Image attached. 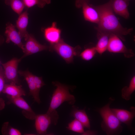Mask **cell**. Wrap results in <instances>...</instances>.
Masks as SVG:
<instances>
[{
	"mask_svg": "<svg viewBox=\"0 0 135 135\" xmlns=\"http://www.w3.org/2000/svg\"><path fill=\"white\" fill-rule=\"evenodd\" d=\"M97 134V132L95 131L88 130L84 132L82 134V135H95Z\"/></svg>",
	"mask_w": 135,
	"mask_h": 135,
	"instance_id": "4316f807",
	"label": "cell"
},
{
	"mask_svg": "<svg viewBox=\"0 0 135 135\" xmlns=\"http://www.w3.org/2000/svg\"><path fill=\"white\" fill-rule=\"evenodd\" d=\"M21 59L14 58L7 62L2 64L6 82L16 84L18 82V68Z\"/></svg>",
	"mask_w": 135,
	"mask_h": 135,
	"instance_id": "52a82bcc",
	"label": "cell"
},
{
	"mask_svg": "<svg viewBox=\"0 0 135 135\" xmlns=\"http://www.w3.org/2000/svg\"><path fill=\"white\" fill-rule=\"evenodd\" d=\"M8 103H12L22 110L23 114L30 120H34L36 115L28 103L22 97H12L7 95Z\"/></svg>",
	"mask_w": 135,
	"mask_h": 135,
	"instance_id": "8fae6325",
	"label": "cell"
},
{
	"mask_svg": "<svg viewBox=\"0 0 135 135\" xmlns=\"http://www.w3.org/2000/svg\"><path fill=\"white\" fill-rule=\"evenodd\" d=\"M25 6L28 8L37 5L39 8H43L46 4L51 3V0H22Z\"/></svg>",
	"mask_w": 135,
	"mask_h": 135,
	"instance_id": "603a6c76",
	"label": "cell"
},
{
	"mask_svg": "<svg viewBox=\"0 0 135 135\" xmlns=\"http://www.w3.org/2000/svg\"><path fill=\"white\" fill-rule=\"evenodd\" d=\"M66 128L69 130L82 134L84 132L83 125L79 121L76 119L68 124Z\"/></svg>",
	"mask_w": 135,
	"mask_h": 135,
	"instance_id": "7402d4cb",
	"label": "cell"
},
{
	"mask_svg": "<svg viewBox=\"0 0 135 135\" xmlns=\"http://www.w3.org/2000/svg\"><path fill=\"white\" fill-rule=\"evenodd\" d=\"M1 132L3 135H21V133L19 130L11 126L8 122H6L3 124L1 129Z\"/></svg>",
	"mask_w": 135,
	"mask_h": 135,
	"instance_id": "cb8c5ba5",
	"label": "cell"
},
{
	"mask_svg": "<svg viewBox=\"0 0 135 135\" xmlns=\"http://www.w3.org/2000/svg\"><path fill=\"white\" fill-rule=\"evenodd\" d=\"M70 115L81 122L84 127L90 129V120L85 110H79L77 107L73 106Z\"/></svg>",
	"mask_w": 135,
	"mask_h": 135,
	"instance_id": "e0dca14e",
	"label": "cell"
},
{
	"mask_svg": "<svg viewBox=\"0 0 135 135\" xmlns=\"http://www.w3.org/2000/svg\"><path fill=\"white\" fill-rule=\"evenodd\" d=\"M119 120L126 125L131 130L134 131L132 126V121L135 116V108L131 107L130 111L123 109L111 108Z\"/></svg>",
	"mask_w": 135,
	"mask_h": 135,
	"instance_id": "9c48e42d",
	"label": "cell"
},
{
	"mask_svg": "<svg viewBox=\"0 0 135 135\" xmlns=\"http://www.w3.org/2000/svg\"><path fill=\"white\" fill-rule=\"evenodd\" d=\"M52 84L56 87L52 97L47 112H50L56 109L64 102L73 105L76 102L75 98L71 94L69 90L70 88L67 85L58 82H53Z\"/></svg>",
	"mask_w": 135,
	"mask_h": 135,
	"instance_id": "3957f363",
	"label": "cell"
},
{
	"mask_svg": "<svg viewBox=\"0 0 135 135\" xmlns=\"http://www.w3.org/2000/svg\"><path fill=\"white\" fill-rule=\"evenodd\" d=\"M44 32L45 39L50 45L57 43L61 39V30L57 27L56 22H54L51 26L45 29Z\"/></svg>",
	"mask_w": 135,
	"mask_h": 135,
	"instance_id": "5bb4252c",
	"label": "cell"
},
{
	"mask_svg": "<svg viewBox=\"0 0 135 135\" xmlns=\"http://www.w3.org/2000/svg\"></svg>",
	"mask_w": 135,
	"mask_h": 135,
	"instance_id": "f546056e",
	"label": "cell"
},
{
	"mask_svg": "<svg viewBox=\"0 0 135 135\" xmlns=\"http://www.w3.org/2000/svg\"><path fill=\"white\" fill-rule=\"evenodd\" d=\"M6 82L4 72L2 67H0V94L2 92ZM5 106L4 102L3 100L0 98V110L3 109Z\"/></svg>",
	"mask_w": 135,
	"mask_h": 135,
	"instance_id": "484cf974",
	"label": "cell"
},
{
	"mask_svg": "<svg viewBox=\"0 0 135 135\" xmlns=\"http://www.w3.org/2000/svg\"><path fill=\"white\" fill-rule=\"evenodd\" d=\"M82 13L85 20L98 24L99 21L98 13L93 6L89 3V1L83 2L82 4Z\"/></svg>",
	"mask_w": 135,
	"mask_h": 135,
	"instance_id": "4fadbf2b",
	"label": "cell"
},
{
	"mask_svg": "<svg viewBox=\"0 0 135 135\" xmlns=\"http://www.w3.org/2000/svg\"><path fill=\"white\" fill-rule=\"evenodd\" d=\"M59 116L56 110L44 114L36 115L35 120V127L38 134H44L51 124L56 125L57 124Z\"/></svg>",
	"mask_w": 135,
	"mask_h": 135,
	"instance_id": "5b68a950",
	"label": "cell"
},
{
	"mask_svg": "<svg viewBox=\"0 0 135 135\" xmlns=\"http://www.w3.org/2000/svg\"><path fill=\"white\" fill-rule=\"evenodd\" d=\"M88 1L89 0H76V6L78 8H80L82 2L85 1Z\"/></svg>",
	"mask_w": 135,
	"mask_h": 135,
	"instance_id": "83f0119b",
	"label": "cell"
},
{
	"mask_svg": "<svg viewBox=\"0 0 135 135\" xmlns=\"http://www.w3.org/2000/svg\"><path fill=\"white\" fill-rule=\"evenodd\" d=\"M135 90V76L131 78L128 86H126L122 90V96L126 100H130L131 95Z\"/></svg>",
	"mask_w": 135,
	"mask_h": 135,
	"instance_id": "ffe728a7",
	"label": "cell"
},
{
	"mask_svg": "<svg viewBox=\"0 0 135 135\" xmlns=\"http://www.w3.org/2000/svg\"><path fill=\"white\" fill-rule=\"evenodd\" d=\"M18 73L23 76L26 81L29 88V94L32 96L35 102L40 104L41 102L39 97L40 91L37 88L34 75L28 70H19Z\"/></svg>",
	"mask_w": 135,
	"mask_h": 135,
	"instance_id": "30bf717a",
	"label": "cell"
},
{
	"mask_svg": "<svg viewBox=\"0 0 135 135\" xmlns=\"http://www.w3.org/2000/svg\"><path fill=\"white\" fill-rule=\"evenodd\" d=\"M5 34L6 36V43H8L10 42H13L21 48L24 52V45L22 42V38L14 25L10 22L7 24Z\"/></svg>",
	"mask_w": 135,
	"mask_h": 135,
	"instance_id": "7c38bea8",
	"label": "cell"
},
{
	"mask_svg": "<svg viewBox=\"0 0 135 135\" xmlns=\"http://www.w3.org/2000/svg\"><path fill=\"white\" fill-rule=\"evenodd\" d=\"M28 14L26 10L21 13L16 22V26L18 32L22 38H24L26 41L28 34L26 30L28 23Z\"/></svg>",
	"mask_w": 135,
	"mask_h": 135,
	"instance_id": "2e32d148",
	"label": "cell"
},
{
	"mask_svg": "<svg viewBox=\"0 0 135 135\" xmlns=\"http://www.w3.org/2000/svg\"><path fill=\"white\" fill-rule=\"evenodd\" d=\"M121 39L117 35L110 34L107 50L111 52L123 54L126 58L134 56V54L132 50L126 48Z\"/></svg>",
	"mask_w": 135,
	"mask_h": 135,
	"instance_id": "8992f818",
	"label": "cell"
},
{
	"mask_svg": "<svg viewBox=\"0 0 135 135\" xmlns=\"http://www.w3.org/2000/svg\"><path fill=\"white\" fill-rule=\"evenodd\" d=\"M49 49L55 52L67 64L73 62L74 56L80 55L81 50L79 46L74 47L65 42L61 39L57 43L50 45Z\"/></svg>",
	"mask_w": 135,
	"mask_h": 135,
	"instance_id": "277c9868",
	"label": "cell"
},
{
	"mask_svg": "<svg viewBox=\"0 0 135 135\" xmlns=\"http://www.w3.org/2000/svg\"><path fill=\"white\" fill-rule=\"evenodd\" d=\"M94 6L99 16V21L96 28L98 32L115 34L124 41L123 36L132 31V28H124L120 24L112 10V0L104 4Z\"/></svg>",
	"mask_w": 135,
	"mask_h": 135,
	"instance_id": "6da1fadb",
	"label": "cell"
},
{
	"mask_svg": "<svg viewBox=\"0 0 135 135\" xmlns=\"http://www.w3.org/2000/svg\"><path fill=\"white\" fill-rule=\"evenodd\" d=\"M113 100L112 98H110L107 104L97 110L103 120L101 123L102 128L108 135H118L123 129L122 123L110 108Z\"/></svg>",
	"mask_w": 135,
	"mask_h": 135,
	"instance_id": "7a4b0ae2",
	"label": "cell"
},
{
	"mask_svg": "<svg viewBox=\"0 0 135 135\" xmlns=\"http://www.w3.org/2000/svg\"><path fill=\"white\" fill-rule=\"evenodd\" d=\"M128 0H112V6L113 11L116 14L126 19L130 17L128 9Z\"/></svg>",
	"mask_w": 135,
	"mask_h": 135,
	"instance_id": "9a60e30c",
	"label": "cell"
},
{
	"mask_svg": "<svg viewBox=\"0 0 135 135\" xmlns=\"http://www.w3.org/2000/svg\"><path fill=\"white\" fill-rule=\"evenodd\" d=\"M110 34L98 32V42L95 46L97 52L102 54L107 50L109 37Z\"/></svg>",
	"mask_w": 135,
	"mask_h": 135,
	"instance_id": "d6986e66",
	"label": "cell"
},
{
	"mask_svg": "<svg viewBox=\"0 0 135 135\" xmlns=\"http://www.w3.org/2000/svg\"><path fill=\"white\" fill-rule=\"evenodd\" d=\"M97 52L95 47L86 48L80 54V56L83 60L89 61L92 58Z\"/></svg>",
	"mask_w": 135,
	"mask_h": 135,
	"instance_id": "d4e9b609",
	"label": "cell"
},
{
	"mask_svg": "<svg viewBox=\"0 0 135 135\" xmlns=\"http://www.w3.org/2000/svg\"></svg>",
	"mask_w": 135,
	"mask_h": 135,
	"instance_id": "4dcf8cb0",
	"label": "cell"
},
{
	"mask_svg": "<svg viewBox=\"0 0 135 135\" xmlns=\"http://www.w3.org/2000/svg\"><path fill=\"white\" fill-rule=\"evenodd\" d=\"M5 2L10 6L12 10L19 15L21 14L25 6L22 0H5Z\"/></svg>",
	"mask_w": 135,
	"mask_h": 135,
	"instance_id": "44dd1931",
	"label": "cell"
},
{
	"mask_svg": "<svg viewBox=\"0 0 135 135\" xmlns=\"http://www.w3.org/2000/svg\"><path fill=\"white\" fill-rule=\"evenodd\" d=\"M2 92L12 97H21L26 95V93L21 85L13 83L5 84Z\"/></svg>",
	"mask_w": 135,
	"mask_h": 135,
	"instance_id": "ac0fdd59",
	"label": "cell"
},
{
	"mask_svg": "<svg viewBox=\"0 0 135 135\" xmlns=\"http://www.w3.org/2000/svg\"><path fill=\"white\" fill-rule=\"evenodd\" d=\"M3 42V40L0 38V45L2 44Z\"/></svg>",
	"mask_w": 135,
	"mask_h": 135,
	"instance_id": "f1b7e54d",
	"label": "cell"
},
{
	"mask_svg": "<svg viewBox=\"0 0 135 135\" xmlns=\"http://www.w3.org/2000/svg\"><path fill=\"white\" fill-rule=\"evenodd\" d=\"M24 45V54L21 59L27 56L49 49V47L39 43L33 36L28 34Z\"/></svg>",
	"mask_w": 135,
	"mask_h": 135,
	"instance_id": "ba28073f",
	"label": "cell"
}]
</instances>
